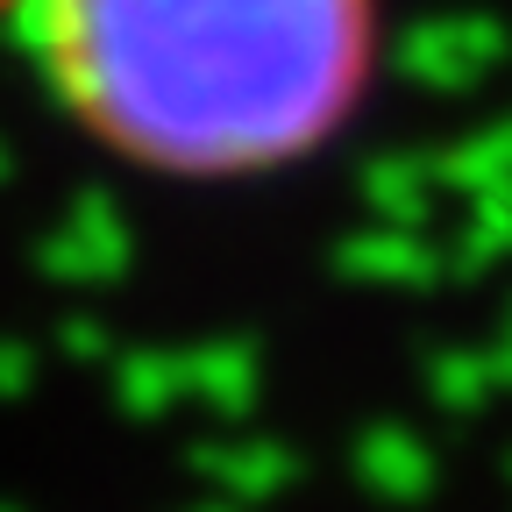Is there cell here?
<instances>
[{"label":"cell","instance_id":"6da1fadb","mask_svg":"<svg viewBox=\"0 0 512 512\" xmlns=\"http://www.w3.org/2000/svg\"><path fill=\"white\" fill-rule=\"evenodd\" d=\"M8 22L50 114L157 185L313 164L377 72V0H15Z\"/></svg>","mask_w":512,"mask_h":512},{"label":"cell","instance_id":"7a4b0ae2","mask_svg":"<svg viewBox=\"0 0 512 512\" xmlns=\"http://www.w3.org/2000/svg\"><path fill=\"white\" fill-rule=\"evenodd\" d=\"M8 8H15V0H0V15H8Z\"/></svg>","mask_w":512,"mask_h":512}]
</instances>
